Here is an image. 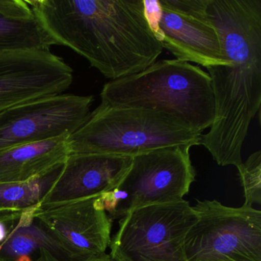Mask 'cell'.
Segmentation results:
<instances>
[{"mask_svg":"<svg viewBox=\"0 0 261 261\" xmlns=\"http://www.w3.org/2000/svg\"><path fill=\"white\" fill-rule=\"evenodd\" d=\"M226 65L207 68L215 97L213 123L201 145L221 166L242 164L241 149L261 105V0H206Z\"/></svg>","mask_w":261,"mask_h":261,"instance_id":"6da1fadb","label":"cell"},{"mask_svg":"<svg viewBox=\"0 0 261 261\" xmlns=\"http://www.w3.org/2000/svg\"><path fill=\"white\" fill-rule=\"evenodd\" d=\"M56 45L68 47L111 81L150 66L163 48L144 0H29Z\"/></svg>","mask_w":261,"mask_h":261,"instance_id":"7a4b0ae2","label":"cell"},{"mask_svg":"<svg viewBox=\"0 0 261 261\" xmlns=\"http://www.w3.org/2000/svg\"><path fill=\"white\" fill-rule=\"evenodd\" d=\"M100 99L105 106L165 113L201 134L215 118L210 76L199 67L176 59L158 61L137 74L110 81Z\"/></svg>","mask_w":261,"mask_h":261,"instance_id":"3957f363","label":"cell"},{"mask_svg":"<svg viewBox=\"0 0 261 261\" xmlns=\"http://www.w3.org/2000/svg\"><path fill=\"white\" fill-rule=\"evenodd\" d=\"M202 134L153 110L100 105L68 137L70 154L134 157L174 146L201 145Z\"/></svg>","mask_w":261,"mask_h":261,"instance_id":"277c9868","label":"cell"},{"mask_svg":"<svg viewBox=\"0 0 261 261\" xmlns=\"http://www.w3.org/2000/svg\"><path fill=\"white\" fill-rule=\"evenodd\" d=\"M198 215L184 199L134 209L111 238L114 261H187L185 239Z\"/></svg>","mask_w":261,"mask_h":261,"instance_id":"5b68a950","label":"cell"},{"mask_svg":"<svg viewBox=\"0 0 261 261\" xmlns=\"http://www.w3.org/2000/svg\"><path fill=\"white\" fill-rule=\"evenodd\" d=\"M198 221L185 239L187 261H261V212L217 200L197 201Z\"/></svg>","mask_w":261,"mask_h":261,"instance_id":"8992f818","label":"cell"},{"mask_svg":"<svg viewBox=\"0 0 261 261\" xmlns=\"http://www.w3.org/2000/svg\"><path fill=\"white\" fill-rule=\"evenodd\" d=\"M155 36L176 60L204 68L230 64L205 13L206 0H144Z\"/></svg>","mask_w":261,"mask_h":261,"instance_id":"52a82bcc","label":"cell"},{"mask_svg":"<svg viewBox=\"0 0 261 261\" xmlns=\"http://www.w3.org/2000/svg\"><path fill=\"white\" fill-rule=\"evenodd\" d=\"M191 147L169 146L133 157L129 170L117 187L126 194L127 199L116 218L139 207L183 200L196 176Z\"/></svg>","mask_w":261,"mask_h":261,"instance_id":"ba28073f","label":"cell"},{"mask_svg":"<svg viewBox=\"0 0 261 261\" xmlns=\"http://www.w3.org/2000/svg\"><path fill=\"white\" fill-rule=\"evenodd\" d=\"M94 96L60 94L36 99L0 114V149L71 136L91 116Z\"/></svg>","mask_w":261,"mask_h":261,"instance_id":"9c48e42d","label":"cell"},{"mask_svg":"<svg viewBox=\"0 0 261 261\" xmlns=\"http://www.w3.org/2000/svg\"><path fill=\"white\" fill-rule=\"evenodd\" d=\"M100 195L38 205L32 217L77 259L99 257L107 254L112 228Z\"/></svg>","mask_w":261,"mask_h":261,"instance_id":"30bf717a","label":"cell"},{"mask_svg":"<svg viewBox=\"0 0 261 261\" xmlns=\"http://www.w3.org/2000/svg\"><path fill=\"white\" fill-rule=\"evenodd\" d=\"M73 70L48 51L0 53V114L17 105L63 94Z\"/></svg>","mask_w":261,"mask_h":261,"instance_id":"8fae6325","label":"cell"},{"mask_svg":"<svg viewBox=\"0 0 261 261\" xmlns=\"http://www.w3.org/2000/svg\"><path fill=\"white\" fill-rule=\"evenodd\" d=\"M133 157L70 154L63 169L39 205L103 195L118 187Z\"/></svg>","mask_w":261,"mask_h":261,"instance_id":"7c38bea8","label":"cell"},{"mask_svg":"<svg viewBox=\"0 0 261 261\" xmlns=\"http://www.w3.org/2000/svg\"><path fill=\"white\" fill-rule=\"evenodd\" d=\"M69 137L0 149V184L30 181L64 164L69 155Z\"/></svg>","mask_w":261,"mask_h":261,"instance_id":"4fadbf2b","label":"cell"},{"mask_svg":"<svg viewBox=\"0 0 261 261\" xmlns=\"http://www.w3.org/2000/svg\"><path fill=\"white\" fill-rule=\"evenodd\" d=\"M53 45L29 0H0V53L48 51Z\"/></svg>","mask_w":261,"mask_h":261,"instance_id":"5bb4252c","label":"cell"},{"mask_svg":"<svg viewBox=\"0 0 261 261\" xmlns=\"http://www.w3.org/2000/svg\"><path fill=\"white\" fill-rule=\"evenodd\" d=\"M33 208L23 212L14 228L0 244V261H19L42 250L58 257L77 259L69 250L33 221Z\"/></svg>","mask_w":261,"mask_h":261,"instance_id":"9a60e30c","label":"cell"},{"mask_svg":"<svg viewBox=\"0 0 261 261\" xmlns=\"http://www.w3.org/2000/svg\"><path fill=\"white\" fill-rule=\"evenodd\" d=\"M64 165L30 181L0 184V216L23 213L39 205L59 178Z\"/></svg>","mask_w":261,"mask_h":261,"instance_id":"2e32d148","label":"cell"},{"mask_svg":"<svg viewBox=\"0 0 261 261\" xmlns=\"http://www.w3.org/2000/svg\"><path fill=\"white\" fill-rule=\"evenodd\" d=\"M240 179L244 189V205L252 207L261 202V151L253 152L239 168Z\"/></svg>","mask_w":261,"mask_h":261,"instance_id":"e0dca14e","label":"cell"},{"mask_svg":"<svg viewBox=\"0 0 261 261\" xmlns=\"http://www.w3.org/2000/svg\"><path fill=\"white\" fill-rule=\"evenodd\" d=\"M33 261H114L111 259L109 254H105L99 257L86 258V259H66V258L58 257L49 252L42 251L38 253Z\"/></svg>","mask_w":261,"mask_h":261,"instance_id":"ac0fdd59","label":"cell"}]
</instances>
